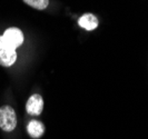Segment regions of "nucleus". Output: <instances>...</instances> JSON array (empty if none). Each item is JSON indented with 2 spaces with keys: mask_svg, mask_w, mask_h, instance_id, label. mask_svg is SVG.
<instances>
[{
  "mask_svg": "<svg viewBox=\"0 0 148 139\" xmlns=\"http://www.w3.org/2000/svg\"><path fill=\"white\" fill-rule=\"evenodd\" d=\"M17 126V116L12 107L2 106L0 108V128L3 131H12Z\"/></svg>",
  "mask_w": 148,
  "mask_h": 139,
  "instance_id": "f257e3e1",
  "label": "nucleus"
},
{
  "mask_svg": "<svg viewBox=\"0 0 148 139\" xmlns=\"http://www.w3.org/2000/svg\"><path fill=\"white\" fill-rule=\"evenodd\" d=\"M17 59V52L14 47H11L0 36V65L3 67H10L15 64Z\"/></svg>",
  "mask_w": 148,
  "mask_h": 139,
  "instance_id": "f03ea898",
  "label": "nucleus"
},
{
  "mask_svg": "<svg viewBox=\"0 0 148 139\" xmlns=\"http://www.w3.org/2000/svg\"><path fill=\"white\" fill-rule=\"evenodd\" d=\"M2 37L5 38V40L8 44L11 47H14L15 49L17 47L21 46L23 42V34L21 30L18 28H9L3 32Z\"/></svg>",
  "mask_w": 148,
  "mask_h": 139,
  "instance_id": "7ed1b4c3",
  "label": "nucleus"
},
{
  "mask_svg": "<svg viewBox=\"0 0 148 139\" xmlns=\"http://www.w3.org/2000/svg\"><path fill=\"white\" fill-rule=\"evenodd\" d=\"M44 109V100L41 98V96L39 95H32L28 99L27 105H26V110L29 115H35L38 116L41 114V111Z\"/></svg>",
  "mask_w": 148,
  "mask_h": 139,
  "instance_id": "20e7f679",
  "label": "nucleus"
},
{
  "mask_svg": "<svg viewBox=\"0 0 148 139\" xmlns=\"http://www.w3.org/2000/svg\"><path fill=\"white\" fill-rule=\"evenodd\" d=\"M78 25L84 29L91 31L98 27V19H97L96 16L92 15V14H85L79 18Z\"/></svg>",
  "mask_w": 148,
  "mask_h": 139,
  "instance_id": "39448f33",
  "label": "nucleus"
},
{
  "mask_svg": "<svg viewBox=\"0 0 148 139\" xmlns=\"http://www.w3.org/2000/svg\"><path fill=\"white\" fill-rule=\"evenodd\" d=\"M27 131L29 134V136L34 139L40 138L45 132V126L42 125V123L38 121V120H31L28 127H27Z\"/></svg>",
  "mask_w": 148,
  "mask_h": 139,
  "instance_id": "423d86ee",
  "label": "nucleus"
},
{
  "mask_svg": "<svg viewBox=\"0 0 148 139\" xmlns=\"http://www.w3.org/2000/svg\"><path fill=\"white\" fill-rule=\"evenodd\" d=\"M23 2L38 10H44L49 5V0H23Z\"/></svg>",
  "mask_w": 148,
  "mask_h": 139,
  "instance_id": "0eeeda50",
  "label": "nucleus"
}]
</instances>
